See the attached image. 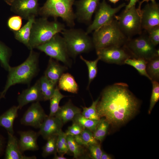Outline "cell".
Segmentation results:
<instances>
[{
	"mask_svg": "<svg viewBox=\"0 0 159 159\" xmlns=\"http://www.w3.org/2000/svg\"><path fill=\"white\" fill-rule=\"evenodd\" d=\"M139 100L127 84L117 83L105 88L97 105V114L109 124L119 126L127 122L137 113Z\"/></svg>",
	"mask_w": 159,
	"mask_h": 159,
	"instance_id": "1",
	"label": "cell"
},
{
	"mask_svg": "<svg viewBox=\"0 0 159 159\" xmlns=\"http://www.w3.org/2000/svg\"><path fill=\"white\" fill-rule=\"evenodd\" d=\"M39 53L30 50L28 57L23 62L17 66L10 67L4 88L0 94V100L5 97L11 86L19 83L30 84L39 72Z\"/></svg>",
	"mask_w": 159,
	"mask_h": 159,
	"instance_id": "2",
	"label": "cell"
},
{
	"mask_svg": "<svg viewBox=\"0 0 159 159\" xmlns=\"http://www.w3.org/2000/svg\"><path fill=\"white\" fill-rule=\"evenodd\" d=\"M65 29L64 25L57 19L50 21L45 17L35 19L31 30L28 48L30 50L36 48Z\"/></svg>",
	"mask_w": 159,
	"mask_h": 159,
	"instance_id": "3",
	"label": "cell"
},
{
	"mask_svg": "<svg viewBox=\"0 0 159 159\" xmlns=\"http://www.w3.org/2000/svg\"><path fill=\"white\" fill-rule=\"evenodd\" d=\"M92 39L97 51L110 47H121L129 39L121 31L115 18L110 23L94 31Z\"/></svg>",
	"mask_w": 159,
	"mask_h": 159,
	"instance_id": "4",
	"label": "cell"
},
{
	"mask_svg": "<svg viewBox=\"0 0 159 159\" xmlns=\"http://www.w3.org/2000/svg\"><path fill=\"white\" fill-rule=\"evenodd\" d=\"M75 0H46L40 8L39 15L48 18L52 17L54 19L58 17L62 19L71 28L75 25L76 19L73 6Z\"/></svg>",
	"mask_w": 159,
	"mask_h": 159,
	"instance_id": "5",
	"label": "cell"
},
{
	"mask_svg": "<svg viewBox=\"0 0 159 159\" xmlns=\"http://www.w3.org/2000/svg\"><path fill=\"white\" fill-rule=\"evenodd\" d=\"M61 33L65 42L69 56L75 57L90 50L94 47L92 38L82 29H65Z\"/></svg>",
	"mask_w": 159,
	"mask_h": 159,
	"instance_id": "6",
	"label": "cell"
},
{
	"mask_svg": "<svg viewBox=\"0 0 159 159\" xmlns=\"http://www.w3.org/2000/svg\"><path fill=\"white\" fill-rule=\"evenodd\" d=\"M133 39H129L124 45L125 48L135 58L148 61L159 56L157 50L151 42L148 35L142 33Z\"/></svg>",
	"mask_w": 159,
	"mask_h": 159,
	"instance_id": "7",
	"label": "cell"
},
{
	"mask_svg": "<svg viewBox=\"0 0 159 159\" xmlns=\"http://www.w3.org/2000/svg\"><path fill=\"white\" fill-rule=\"evenodd\" d=\"M115 18L121 31L129 39L142 33L141 11L135 6L124 10L119 15H115Z\"/></svg>",
	"mask_w": 159,
	"mask_h": 159,
	"instance_id": "8",
	"label": "cell"
},
{
	"mask_svg": "<svg viewBox=\"0 0 159 159\" xmlns=\"http://www.w3.org/2000/svg\"><path fill=\"white\" fill-rule=\"evenodd\" d=\"M36 48L44 52L50 58L60 61L69 66V56L65 42L59 33L49 41Z\"/></svg>",
	"mask_w": 159,
	"mask_h": 159,
	"instance_id": "9",
	"label": "cell"
},
{
	"mask_svg": "<svg viewBox=\"0 0 159 159\" xmlns=\"http://www.w3.org/2000/svg\"><path fill=\"white\" fill-rule=\"evenodd\" d=\"M126 5V4L124 3L113 8L107 3L105 0H103L99 4L95 12L94 19L87 27L86 33L89 34L110 23L115 19L116 14Z\"/></svg>",
	"mask_w": 159,
	"mask_h": 159,
	"instance_id": "10",
	"label": "cell"
},
{
	"mask_svg": "<svg viewBox=\"0 0 159 159\" xmlns=\"http://www.w3.org/2000/svg\"><path fill=\"white\" fill-rule=\"evenodd\" d=\"M96 51L100 60L110 63L122 64L126 59L131 57L124 47H110Z\"/></svg>",
	"mask_w": 159,
	"mask_h": 159,
	"instance_id": "11",
	"label": "cell"
},
{
	"mask_svg": "<svg viewBox=\"0 0 159 159\" xmlns=\"http://www.w3.org/2000/svg\"><path fill=\"white\" fill-rule=\"evenodd\" d=\"M48 116L39 102H34L24 113L20 122L23 125L39 128Z\"/></svg>",
	"mask_w": 159,
	"mask_h": 159,
	"instance_id": "12",
	"label": "cell"
},
{
	"mask_svg": "<svg viewBox=\"0 0 159 159\" xmlns=\"http://www.w3.org/2000/svg\"><path fill=\"white\" fill-rule=\"evenodd\" d=\"M38 0H14L11 5L13 12L28 20L32 16L39 15L40 7Z\"/></svg>",
	"mask_w": 159,
	"mask_h": 159,
	"instance_id": "13",
	"label": "cell"
},
{
	"mask_svg": "<svg viewBox=\"0 0 159 159\" xmlns=\"http://www.w3.org/2000/svg\"><path fill=\"white\" fill-rule=\"evenodd\" d=\"M100 0H79L75 1V13L77 20L86 24H90L94 13L100 3Z\"/></svg>",
	"mask_w": 159,
	"mask_h": 159,
	"instance_id": "14",
	"label": "cell"
},
{
	"mask_svg": "<svg viewBox=\"0 0 159 159\" xmlns=\"http://www.w3.org/2000/svg\"><path fill=\"white\" fill-rule=\"evenodd\" d=\"M141 24L147 31L159 26V6L156 2L148 3L141 9Z\"/></svg>",
	"mask_w": 159,
	"mask_h": 159,
	"instance_id": "15",
	"label": "cell"
},
{
	"mask_svg": "<svg viewBox=\"0 0 159 159\" xmlns=\"http://www.w3.org/2000/svg\"><path fill=\"white\" fill-rule=\"evenodd\" d=\"M64 124L55 116L49 115L45 119L40 127L38 132L44 139L47 140L54 135H58L62 131Z\"/></svg>",
	"mask_w": 159,
	"mask_h": 159,
	"instance_id": "16",
	"label": "cell"
},
{
	"mask_svg": "<svg viewBox=\"0 0 159 159\" xmlns=\"http://www.w3.org/2000/svg\"><path fill=\"white\" fill-rule=\"evenodd\" d=\"M44 100L39 80L32 86L24 90L17 98L19 109L30 102Z\"/></svg>",
	"mask_w": 159,
	"mask_h": 159,
	"instance_id": "17",
	"label": "cell"
},
{
	"mask_svg": "<svg viewBox=\"0 0 159 159\" xmlns=\"http://www.w3.org/2000/svg\"><path fill=\"white\" fill-rule=\"evenodd\" d=\"M18 133L20 135L19 147L22 153L27 150L34 151L39 150L37 140L40 135L38 132L30 130L20 131Z\"/></svg>",
	"mask_w": 159,
	"mask_h": 159,
	"instance_id": "18",
	"label": "cell"
},
{
	"mask_svg": "<svg viewBox=\"0 0 159 159\" xmlns=\"http://www.w3.org/2000/svg\"><path fill=\"white\" fill-rule=\"evenodd\" d=\"M8 140L6 146L4 158L5 159H36L35 156H27L21 151L19 140L14 135L7 132Z\"/></svg>",
	"mask_w": 159,
	"mask_h": 159,
	"instance_id": "19",
	"label": "cell"
},
{
	"mask_svg": "<svg viewBox=\"0 0 159 159\" xmlns=\"http://www.w3.org/2000/svg\"><path fill=\"white\" fill-rule=\"evenodd\" d=\"M81 112V109L74 105L69 101L63 106L59 107L54 116L64 124L72 120L77 114Z\"/></svg>",
	"mask_w": 159,
	"mask_h": 159,
	"instance_id": "20",
	"label": "cell"
},
{
	"mask_svg": "<svg viewBox=\"0 0 159 159\" xmlns=\"http://www.w3.org/2000/svg\"><path fill=\"white\" fill-rule=\"evenodd\" d=\"M67 69L66 67L61 65L57 61L50 58L44 75L57 85L60 77Z\"/></svg>",
	"mask_w": 159,
	"mask_h": 159,
	"instance_id": "21",
	"label": "cell"
},
{
	"mask_svg": "<svg viewBox=\"0 0 159 159\" xmlns=\"http://www.w3.org/2000/svg\"><path fill=\"white\" fill-rule=\"evenodd\" d=\"M19 106H14L0 115V127L4 128L7 132L14 135L13 123L18 117Z\"/></svg>",
	"mask_w": 159,
	"mask_h": 159,
	"instance_id": "22",
	"label": "cell"
},
{
	"mask_svg": "<svg viewBox=\"0 0 159 159\" xmlns=\"http://www.w3.org/2000/svg\"><path fill=\"white\" fill-rule=\"evenodd\" d=\"M35 19V17L32 16L27 20L26 23L18 30L13 32L15 38L22 43L28 48L32 24Z\"/></svg>",
	"mask_w": 159,
	"mask_h": 159,
	"instance_id": "23",
	"label": "cell"
},
{
	"mask_svg": "<svg viewBox=\"0 0 159 159\" xmlns=\"http://www.w3.org/2000/svg\"><path fill=\"white\" fill-rule=\"evenodd\" d=\"M58 83L57 87L59 90L73 93H77L78 85L74 77L69 73H63Z\"/></svg>",
	"mask_w": 159,
	"mask_h": 159,
	"instance_id": "24",
	"label": "cell"
},
{
	"mask_svg": "<svg viewBox=\"0 0 159 159\" xmlns=\"http://www.w3.org/2000/svg\"><path fill=\"white\" fill-rule=\"evenodd\" d=\"M75 141L80 145L87 147L89 145L98 144L94 138L93 132L85 129L79 135L73 136Z\"/></svg>",
	"mask_w": 159,
	"mask_h": 159,
	"instance_id": "25",
	"label": "cell"
},
{
	"mask_svg": "<svg viewBox=\"0 0 159 159\" xmlns=\"http://www.w3.org/2000/svg\"><path fill=\"white\" fill-rule=\"evenodd\" d=\"M39 80L44 100H49L54 94L57 85H54L44 75Z\"/></svg>",
	"mask_w": 159,
	"mask_h": 159,
	"instance_id": "26",
	"label": "cell"
},
{
	"mask_svg": "<svg viewBox=\"0 0 159 159\" xmlns=\"http://www.w3.org/2000/svg\"><path fill=\"white\" fill-rule=\"evenodd\" d=\"M102 120H96L90 119L84 117L81 113L77 114L72 121L80 125L84 129H88L93 132Z\"/></svg>",
	"mask_w": 159,
	"mask_h": 159,
	"instance_id": "27",
	"label": "cell"
},
{
	"mask_svg": "<svg viewBox=\"0 0 159 159\" xmlns=\"http://www.w3.org/2000/svg\"><path fill=\"white\" fill-rule=\"evenodd\" d=\"M148 61L140 58H129L124 62V64L133 67L135 68L141 75L145 76L151 80L146 71Z\"/></svg>",
	"mask_w": 159,
	"mask_h": 159,
	"instance_id": "28",
	"label": "cell"
},
{
	"mask_svg": "<svg viewBox=\"0 0 159 159\" xmlns=\"http://www.w3.org/2000/svg\"><path fill=\"white\" fill-rule=\"evenodd\" d=\"M67 140L69 151L73 154L74 158H80L85 155V151L83 146L78 144L73 136L67 135Z\"/></svg>",
	"mask_w": 159,
	"mask_h": 159,
	"instance_id": "29",
	"label": "cell"
},
{
	"mask_svg": "<svg viewBox=\"0 0 159 159\" xmlns=\"http://www.w3.org/2000/svg\"><path fill=\"white\" fill-rule=\"evenodd\" d=\"M147 73L151 80L158 81L159 79V57L156 56L148 61L147 64Z\"/></svg>",
	"mask_w": 159,
	"mask_h": 159,
	"instance_id": "30",
	"label": "cell"
},
{
	"mask_svg": "<svg viewBox=\"0 0 159 159\" xmlns=\"http://www.w3.org/2000/svg\"><path fill=\"white\" fill-rule=\"evenodd\" d=\"M67 97L62 95L60 92L59 89L57 86L53 94L49 100L50 101V116H54L59 109V103L63 98Z\"/></svg>",
	"mask_w": 159,
	"mask_h": 159,
	"instance_id": "31",
	"label": "cell"
},
{
	"mask_svg": "<svg viewBox=\"0 0 159 159\" xmlns=\"http://www.w3.org/2000/svg\"><path fill=\"white\" fill-rule=\"evenodd\" d=\"M58 135H54L48 138L42 148V155L46 158L51 155L57 153V141Z\"/></svg>",
	"mask_w": 159,
	"mask_h": 159,
	"instance_id": "32",
	"label": "cell"
},
{
	"mask_svg": "<svg viewBox=\"0 0 159 159\" xmlns=\"http://www.w3.org/2000/svg\"><path fill=\"white\" fill-rule=\"evenodd\" d=\"M80 59L84 61L86 64L88 73V87H89L91 82L96 77L97 72V64L100 60V58L98 57L97 59L93 61H89L80 55Z\"/></svg>",
	"mask_w": 159,
	"mask_h": 159,
	"instance_id": "33",
	"label": "cell"
},
{
	"mask_svg": "<svg viewBox=\"0 0 159 159\" xmlns=\"http://www.w3.org/2000/svg\"><path fill=\"white\" fill-rule=\"evenodd\" d=\"M100 97L95 101H93L92 105L89 107H82L83 109L81 114L85 117L92 120H98L101 118L98 115L97 110V105Z\"/></svg>",
	"mask_w": 159,
	"mask_h": 159,
	"instance_id": "34",
	"label": "cell"
},
{
	"mask_svg": "<svg viewBox=\"0 0 159 159\" xmlns=\"http://www.w3.org/2000/svg\"><path fill=\"white\" fill-rule=\"evenodd\" d=\"M11 54V49L0 42V63L1 66L8 71L11 67L9 64V60Z\"/></svg>",
	"mask_w": 159,
	"mask_h": 159,
	"instance_id": "35",
	"label": "cell"
},
{
	"mask_svg": "<svg viewBox=\"0 0 159 159\" xmlns=\"http://www.w3.org/2000/svg\"><path fill=\"white\" fill-rule=\"evenodd\" d=\"M97 125L95 130L93 132L95 138L97 140L102 142L106 135L110 125L103 118Z\"/></svg>",
	"mask_w": 159,
	"mask_h": 159,
	"instance_id": "36",
	"label": "cell"
},
{
	"mask_svg": "<svg viewBox=\"0 0 159 159\" xmlns=\"http://www.w3.org/2000/svg\"><path fill=\"white\" fill-rule=\"evenodd\" d=\"M65 132L62 131L58 135L57 141V151L59 155H63L69 151Z\"/></svg>",
	"mask_w": 159,
	"mask_h": 159,
	"instance_id": "37",
	"label": "cell"
},
{
	"mask_svg": "<svg viewBox=\"0 0 159 159\" xmlns=\"http://www.w3.org/2000/svg\"><path fill=\"white\" fill-rule=\"evenodd\" d=\"M153 88L148 113L150 114L156 102L159 99V84L158 81H151Z\"/></svg>",
	"mask_w": 159,
	"mask_h": 159,
	"instance_id": "38",
	"label": "cell"
},
{
	"mask_svg": "<svg viewBox=\"0 0 159 159\" xmlns=\"http://www.w3.org/2000/svg\"><path fill=\"white\" fill-rule=\"evenodd\" d=\"M22 19L21 16L18 15L11 16L7 21V25L9 28L13 32L18 30L21 28Z\"/></svg>",
	"mask_w": 159,
	"mask_h": 159,
	"instance_id": "39",
	"label": "cell"
},
{
	"mask_svg": "<svg viewBox=\"0 0 159 159\" xmlns=\"http://www.w3.org/2000/svg\"><path fill=\"white\" fill-rule=\"evenodd\" d=\"M87 148L89 151V156L91 158L94 159H101L102 151L100 144L91 145Z\"/></svg>",
	"mask_w": 159,
	"mask_h": 159,
	"instance_id": "40",
	"label": "cell"
},
{
	"mask_svg": "<svg viewBox=\"0 0 159 159\" xmlns=\"http://www.w3.org/2000/svg\"><path fill=\"white\" fill-rule=\"evenodd\" d=\"M147 32L150 40L155 47L159 43V26L154 27Z\"/></svg>",
	"mask_w": 159,
	"mask_h": 159,
	"instance_id": "41",
	"label": "cell"
},
{
	"mask_svg": "<svg viewBox=\"0 0 159 159\" xmlns=\"http://www.w3.org/2000/svg\"><path fill=\"white\" fill-rule=\"evenodd\" d=\"M84 129L78 124L73 122L72 125L68 127L65 133L67 135L74 136L80 134Z\"/></svg>",
	"mask_w": 159,
	"mask_h": 159,
	"instance_id": "42",
	"label": "cell"
},
{
	"mask_svg": "<svg viewBox=\"0 0 159 159\" xmlns=\"http://www.w3.org/2000/svg\"><path fill=\"white\" fill-rule=\"evenodd\" d=\"M5 145V141L4 137L0 134V156L3 153Z\"/></svg>",
	"mask_w": 159,
	"mask_h": 159,
	"instance_id": "43",
	"label": "cell"
},
{
	"mask_svg": "<svg viewBox=\"0 0 159 159\" xmlns=\"http://www.w3.org/2000/svg\"><path fill=\"white\" fill-rule=\"evenodd\" d=\"M139 1V0H130V1L128 4L126 5L125 6V9L124 10L125 11H127L131 7L135 6L136 3Z\"/></svg>",
	"mask_w": 159,
	"mask_h": 159,
	"instance_id": "44",
	"label": "cell"
},
{
	"mask_svg": "<svg viewBox=\"0 0 159 159\" xmlns=\"http://www.w3.org/2000/svg\"><path fill=\"white\" fill-rule=\"evenodd\" d=\"M149 1H151V2L152 3H155L156 2L155 0H143L141 1H140L139 2V5L138 8H137L138 9L139 11H141V6L142 4L145 2H146L147 3H148V2Z\"/></svg>",
	"mask_w": 159,
	"mask_h": 159,
	"instance_id": "45",
	"label": "cell"
},
{
	"mask_svg": "<svg viewBox=\"0 0 159 159\" xmlns=\"http://www.w3.org/2000/svg\"><path fill=\"white\" fill-rule=\"evenodd\" d=\"M112 157L106 153L102 152L101 157V159H111Z\"/></svg>",
	"mask_w": 159,
	"mask_h": 159,
	"instance_id": "46",
	"label": "cell"
},
{
	"mask_svg": "<svg viewBox=\"0 0 159 159\" xmlns=\"http://www.w3.org/2000/svg\"><path fill=\"white\" fill-rule=\"evenodd\" d=\"M54 159H67V158L64 157L63 155H58L57 153L54 154V156L53 158Z\"/></svg>",
	"mask_w": 159,
	"mask_h": 159,
	"instance_id": "47",
	"label": "cell"
},
{
	"mask_svg": "<svg viewBox=\"0 0 159 159\" xmlns=\"http://www.w3.org/2000/svg\"><path fill=\"white\" fill-rule=\"evenodd\" d=\"M4 1L8 5L11 6L14 0H4Z\"/></svg>",
	"mask_w": 159,
	"mask_h": 159,
	"instance_id": "48",
	"label": "cell"
},
{
	"mask_svg": "<svg viewBox=\"0 0 159 159\" xmlns=\"http://www.w3.org/2000/svg\"><path fill=\"white\" fill-rule=\"evenodd\" d=\"M111 3H113L114 4H115L117 2L119 1L120 0H108ZM126 1H128L129 0H125Z\"/></svg>",
	"mask_w": 159,
	"mask_h": 159,
	"instance_id": "49",
	"label": "cell"
}]
</instances>
